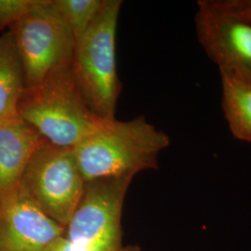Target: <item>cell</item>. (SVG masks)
<instances>
[{"mask_svg": "<svg viewBox=\"0 0 251 251\" xmlns=\"http://www.w3.org/2000/svg\"><path fill=\"white\" fill-rule=\"evenodd\" d=\"M171 145L169 135L144 116L108 120L73 148L85 181L133 175L158 169V155Z\"/></svg>", "mask_w": 251, "mask_h": 251, "instance_id": "obj_1", "label": "cell"}, {"mask_svg": "<svg viewBox=\"0 0 251 251\" xmlns=\"http://www.w3.org/2000/svg\"><path fill=\"white\" fill-rule=\"evenodd\" d=\"M19 116L50 144L74 148L96 132L108 120L87 105L73 75L72 65L26 88L19 104Z\"/></svg>", "mask_w": 251, "mask_h": 251, "instance_id": "obj_2", "label": "cell"}, {"mask_svg": "<svg viewBox=\"0 0 251 251\" xmlns=\"http://www.w3.org/2000/svg\"><path fill=\"white\" fill-rule=\"evenodd\" d=\"M121 0H103L98 16L75 42L72 71L87 105L104 120L116 118L122 85L117 75L116 37Z\"/></svg>", "mask_w": 251, "mask_h": 251, "instance_id": "obj_3", "label": "cell"}, {"mask_svg": "<svg viewBox=\"0 0 251 251\" xmlns=\"http://www.w3.org/2000/svg\"><path fill=\"white\" fill-rule=\"evenodd\" d=\"M85 180L73 148L43 140L33 153L19 189L64 228L80 200Z\"/></svg>", "mask_w": 251, "mask_h": 251, "instance_id": "obj_4", "label": "cell"}, {"mask_svg": "<svg viewBox=\"0 0 251 251\" xmlns=\"http://www.w3.org/2000/svg\"><path fill=\"white\" fill-rule=\"evenodd\" d=\"M133 178L124 175L86 181L63 235L83 251H119L123 247V205Z\"/></svg>", "mask_w": 251, "mask_h": 251, "instance_id": "obj_5", "label": "cell"}, {"mask_svg": "<svg viewBox=\"0 0 251 251\" xmlns=\"http://www.w3.org/2000/svg\"><path fill=\"white\" fill-rule=\"evenodd\" d=\"M24 69L25 89L50 74L72 65L75 38L50 0L9 29Z\"/></svg>", "mask_w": 251, "mask_h": 251, "instance_id": "obj_6", "label": "cell"}, {"mask_svg": "<svg viewBox=\"0 0 251 251\" xmlns=\"http://www.w3.org/2000/svg\"><path fill=\"white\" fill-rule=\"evenodd\" d=\"M198 42L220 74L251 86V25L200 0L195 18Z\"/></svg>", "mask_w": 251, "mask_h": 251, "instance_id": "obj_7", "label": "cell"}, {"mask_svg": "<svg viewBox=\"0 0 251 251\" xmlns=\"http://www.w3.org/2000/svg\"><path fill=\"white\" fill-rule=\"evenodd\" d=\"M64 229L20 189L0 200V251H44Z\"/></svg>", "mask_w": 251, "mask_h": 251, "instance_id": "obj_8", "label": "cell"}, {"mask_svg": "<svg viewBox=\"0 0 251 251\" xmlns=\"http://www.w3.org/2000/svg\"><path fill=\"white\" fill-rule=\"evenodd\" d=\"M43 138L21 117L0 123V200L15 194Z\"/></svg>", "mask_w": 251, "mask_h": 251, "instance_id": "obj_9", "label": "cell"}, {"mask_svg": "<svg viewBox=\"0 0 251 251\" xmlns=\"http://www.w3.org/2000/svg\"><path fill=\"white\" fill-rule=\"evenodd\" d=\"M25 82L23 65L10 31L0 35V123L19 117Z\"/></svg>", "mask_w": 251, "mask_h": 251, "instance_id": "obj_10", "label": "cell"}, {"mask_svg": "<svg viewBox=\"0 0 251 251\" xmlns=\"http://www.w3.org/2000/svg\"><path fill=\"white\" fill-rule=\"evenodd\" d=\"M220 75L222 107L229 128L235 139L251 144V86Z\"/></svg>", "mask_w": 251, "mask_h": 251, "instance_id": "obj_11", "label": "cell"}, {"mask_svg": "<svg viewBox=\"0 0 251 251\" xmlns=\"http://www.w3.org/2000/svg\"><path fill=\"white\" fill-rule=\"evenodd\" d=\"M50 4L71 29L76 42L98 16L103 0H50Z\"/></svg>", "mask_w": 251, "mask_h": 251, "instance_id": "obj_12", "label": "cell"}, {"mask_svg": "<svg viewBox=\"0 0 251 251\" xmlns=\"http://www.w3.org/2000/svg\"><path fill=\"white\" fill-rule=\"evenodd\" d=\"M44 0H0V33L8 31Z\"/></svg>", "mask_w": 251, "mask_h": 251, "instance_id": "obj_13", "label": "cell"}, {"mask_svg": "<svg viewBox=\"0 0 251 251\" xmlns=\"http://www.w3.org/2000/svg\"><path fill=\"white\" fill-rule=\"evenodd\" d=\"M218 9L251 25V0H212Z\"/></svg>", "mask_w": 251, "mask_h": 251, "instance_id": "obj_14", "label": "cell"}, {"mask_svg": "<svg viewBox=\"0 0 251 251\" xmlns=\"http://www.w3.org/2000/svg\"><path fill=\"white\" fill-rule=\"evenodd\" d=\"M44 251H83L75 244H73L64 235L60 236L50 243Z\"/></svg>", "mask_w": 251, "mask_h": 251, "instance_id": "obj_15", "label": "cell"}, {"mask_svg": "<svg viewBox=\"0 0 251 251\" xmlns=\"http://www.w3.org/2000/svg\"><path fill=\"white\" fill-rule=\"evenodd\" d=\"M118 251H142L138 246H126L122 247Z\"/></svg>", "mask_w": 251, "mask_h": 251, "instance_id": "obj_16", "label": "cell"}]
</instances>
